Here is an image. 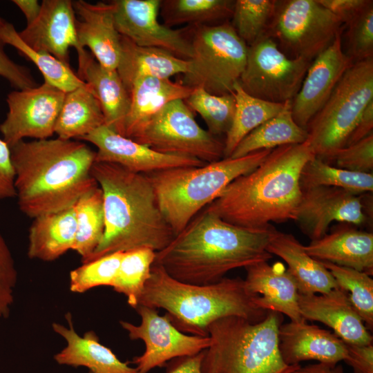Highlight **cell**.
I'll return each instance as SVG.
<instances>
[{
	"instance_id": "obj_48",
	"label": "cell",
	"mask_w": 373,
	"mask_h": 373,
	"mask_svg": "<svg viewBox=\"0 0 373 373\" xmlns=\"http://www.w3.org/2000/svg\"><path fill=\"white\" fill-rule=\"evenodd\" d=\"M337 17L343 25L361 12L372 0H316Z\"/></svg>"
},
{
	"instance_id": "obj_35",
	"label": "cell",
	"mask_w": 373,
	"mask_h": 373,
	"mask_svg": "<svg viewBox=\"0 0 373 373\" xmlns=\"http://www.w3.org/2000/svg\"><path fill=\"white\" fill-rule=\"evenodd\" d=\"M0 40L5 45L15 47L21 55L34 63L43 75L45 83L64 93L86 84L74 73L70 64L47 52L35 50L25 44L12 24L7 22L0 29Z\"/></svg>"
},
{
	"instance_id": "obj_2",
	"label": "cell",
	"mask_w": 373,
	"mask_h": 373,
	"mask_svg": "<svg viewBox=\"0 0 373 373\" xmlns=\"http://www.w3.org/2000/svg\"><path fill=\"white\" fill-rule=\"evenodd\" d=\"M10 151L18 206L29 218L73 207L98 186L91 174L96 152L81 140H21Z\"/></svg>"
},
{
	"instance_id": "obj_20",
	"label": "cell",
	"mask_w": 373,
	"mask_h": 373,
	"mask_svg": "<svg viewBox=\"0 0 373 373\" xmlns=\"http://www.w3.org/2000/svg\"><path fill=\"white\" fill-rule=\"evenodd\" d=\"M80 46L88 47L103 67L116 70L121 55V35L114 20L111 2L73 1Z\"/></svg>"
},
{
	"instance_id": "obj_3",
	"label": "cell",
	"mask_w": 373,
	"mask_h": 373,
	"mask_svg": "<svg viewBox=\"0 0 373 373\" xmlns=\"http://www.w3.org/2000/svg\"><path fill=\"white\" fill-rule=\"evenodd\" d=\"M314 156L307 141L276 147L258 167L233 180L204 209L250 229L294 220L302 197L300 173Z\"/></svg>"
},
{
	"instance_id": "obj_33",
	"label": "cell",
	"mask_w": 373,
	"mask_h": 373,
	"mask_svg": "<svg viewBox=\"0 0 373 373\" xmlns=\"http://www.w3.org/2000/svg\"><path fill=\"white\" fill-rule=\"evenodd\" d=\"M232 94L236 100V111L224 142V157H230L247 135L278 115L286 103H272L253 97L242 88L238 82L234 84Z\"/></svg>"
},
{
	"instance_id": "obj_43",
	"label": "cell",
	"mask_w": 373,
	"mask_h": 373,
	"mask_svg": "<svg viewBox=\"0 0 373 373\" xmlns=\"http://www.w3.org/2000/svg\"><path fill=\"white\" fill-rule=\"evenodd\" d=\"M345 28V54L353 62L373 58V2L356 17L343 25Z\"/></svg>"
},
{
	"instance_id": "obj_21",
	"label": "cell",
	"mask_w": 373,
	"mask_h": 373,
	"mask_svg": "<svg viewBox=\"0 0 373 373\" xmlns=\"http://www.w3.org/2000/svg\"><path fill=\"white\" fill-rule=\"evenodd\" d=\"M298 306L304 319L323 323L344 342L354 345L372 343V336L347 294L338 287L319 295L299 294Z\"/></svg>"
},
{
	"instance_id": "obj_18",
	"label": "cell",
	"mask_w": 373,
	"mask_h": 373,
	"mask_svg": "<svg viewBox=\"0 0 373 373\" xmlns=\"http://www.w3.org/2000/svg\"><path fill=\"white\" fill-rule=\"evenodd\" d=\"M353 63L343 49L341 32L330 46L312 60L291 102L292 117L299 126L306 130Z\"/></svg>"
},
{
	"instance_id": "obj_47",
	"label": "cell",
	"mask_w": 373,
	"mask_h": 373,
	"mask_svg": "<svg viewBox=\"0 0 373 373\" xmlns=\"http://www.w3.org/2000/svg\"><path fill=\"white\" fill-rule=\"evenodd\" d=\"M15 179L10 147L0 139V200L16 198Z\"/></svg>"
},
{
	"instance_id": "obj_46",
	"label": "cell",
	"mask_w": 373,
	"mask_h": 373,
	"mask_svg": "<svg viewBox=\"0 0 373 373\" xmlns=\"http://www.w3.org/2000/svg\"><path fill=\"white\" fill-rule=\"evenodd\" d=\"M4 46L0 40V76L18 90L36 86V82L29 70L10 59L4 50Z\"/></svg>"
},
{
	"instance_id": "obj_52",
	"label": "cell",
	"mask_w": 373,
	"mask_h": 373,
	"mask_svg": "<svg viewBox=\"0 0 373 373\" xmlns=\"http://www.w3.org/2000/svg\"><path fill=\"white\" fill-rule=\"evenodd\" d=\"M12 2L24 15L27 25L34 22L40 13L41 4L37 0H13Z\"/></svg>"
},
{
	"instance_id": "obj_14",
	"label": "cell",
	"mask_w": 373,
	"mask_h": 373,
	"mask_svg": "<svg viewBox=\"0 0 373 373\" xmlns=\"http://www.w3.org/2000/svg\"><path fill=\"white\" fill-rule=\"evenodd\" d=\"M66 93L47 84L10 93L8 111L0 124L3 140L10 147L26 137L48 139L55 126Z\"/></svg>"
},
{
	"instance_id": "obj_25",
	"label": "cell",
	"mask_w": 373,
	"mask_h": 373,
	"mask_svg": "<svg viewBox=\"0 0 373 373\" xmlns=\"http://www.w3.org/2000/svg\"><path fill=\"white\" fill-rule=\"evenodd\" d=\"M305 251L320 261L373 274V233L349 226H342L312 240Z\"/></svg>"
},
{
	"instance_id": "obj_7",
	"label": "cell",
	"mask_w": 373,
	"mask_h": 373,
	"mask_svg": "<svg viewBox=\"0 0 373 373\" xmlns=\"http://www.w3.org/2000/svg\"><path fill=\"white\" fill-rule=\"evenodd\" d=\"M281 314L268 311L260 322L238 316L221 318L208 327L211 344L204 350L202 373H291L279 350Z\"/></svg>"
},
{
	"instance_id": "obj_9",
	"label": "cell",
	"mask_w": 373,
	"mask_h": 373,
	"mask_svg": "<svg viewBox=\"0 0 373 373\" xmlns=\"http://www.w3.org/2000/svg\"><path fill=\"white\" fill-rule=\"evenodd\" d=\"M191 39L193 56L181 83L215 95L232 93L244 71L248 46L231 22L192 26Z\"/></svg>"
},
{
	"instance_id": "obj_40",
	"label": "cell",
	"mask_w": 373,
	"mask_h": 373,
	"mask_svg": "<svg viewBox=\"0 0 373 373\" xmlns=\"http://www.w3.org/2000/svg\"><path fill=\"white\" fill-rule=\"evenodd\" d=\"M184 102L202 117L211 134L216 137L227 134L236 111V100L232 93L215 95L202 88H195Z\"/></svg>"
},
{
	"instance_id": "obj_29",
	"label": "cell",
	"mask_w": 373,
	"mask_h": 373,
	"mask_svg": "<svg viewBox=\"0 0 373 373\" xmlns=\"http://www.w3.org/2000/svg\"><path fill=\"white\" fill-rule=\"evenodd\" d=\"M77 229L73 207L33 218L29 229L28 256L52 261L72 249Z\"/></svg>"
},
{
	"instance_id": "obj_44",
	"label": "cell",
	"mask_w": 373,
	"mask_h": 373,
	"mask_svg": "<svg viewBox=\"0 0 373 373\" xmlns=\"http://www.w3.org/2000/svg\"><path fill=\"white\" fill-rule=\"evenodd\" d=\"M334 166L352 171L372 173L373 133L358 142L336 150L322 159Z\"/></svg>"
},
{
	"instance_id": "obj_16",
	"label": "cell",
	"mask_w": 373,
	"mask_h": 373,
	"mask_svg": "<svg viewBox=\"0 0 373 373\" xmlns=\"http://www.w3.org/2000/svg\"><path fill=\"white\" fill-rule=\"evenodd\" d=\"M75 21L72 1L44 0L36 20L18 34L32 49L47 52L67 64H70V48H75L79 70L92 55L79 45Z\"/></svg>"
},
{
	"instance_id": "obj_22",
	"label": "cell",
	"mask_w": 373,
	"mask_h": 373,
	"mask_svg": "<svg viewBox=\"0 0 373 373\" xmlns=\"http://www.w3.org/2000/svg\"><path fill=\"white\" fill-rule=\"evenodd\" d=\"M278 341L282 358L289 365L309 360L337 364L347 355L345 342L334 333L309 325L306 321L281 324Z\"/></svg>"
},
{
	"instance_id": "obj_1",
	"label": "cell",
	"mask_w": 373,
	"mask_h": 373,
	"mask_svg": "<svg viewBox=\"0 0 373 373\" xmlns=\"http://www.w3.org/2000/svg\"><path fill=\"white\" fill-rule=\"evenodd\" d=\"M272 228L235 226L204 209L155 252L153 264L180 282L215 283L229 271L268 262L273 257L267 250Z\"/></svg>"
},
{
	"instance_id": "obj_4",
	"label": "cell",
	"mask_w": 373,
	"mask_h": 373,
	"mask_svg": "<svg viewBox=\"0 0 373 373\" xmlns=\"http://www.w3.org/2000/svg\"><path fill=\"white\" fill-rule=\"evenodd\" d=\"M91 174L102 191L105 229L87 262L140 248L157 252L171 242L175 235L145 174L104 162H95Z\"/></svg>"
},
{
	"instance_id": "obj_24",
	"label": "cell",
	"mask_w": 373,
	"mask_h": 373,
	"mask_svg": "<svg viewBox=\"0 0 373 373\" xmlns=\"http://www.w3.org/2000/svg\"><path fill=\"white\" fill-rule=\"evenodd\" d=\"M68 327L53 323L54 332L66 341V346L54 356L59 365L83 366L88 373H138L135 367L121 361L111 350L102 345L93 331L79 336L75 330L70 313L66 315Z\"/></svg>"
},
{
	"instance_id": "obj_32",
	"label": "cell",
	"mask_w": 373,
	"mask_h": 373,
	"mask_svg": "<svg viewBox=\"0 0 373 373\" xmlns=\"http://www.w3.org/2000/svg\"><path fill=\"white\" fill-rule=\"evenodd\" d=\"M291 102L276 116L265 122L247 135L238 144L231 157H240L249 153L307 141V132L294 120Z\"/></svg>"
},
{
	"instance_id": "obj_37",
	"label": "cell",
	"mask_w": 373,
	"mask_h": 373,
	"mask_svg": "<svg viewBox=\"0 0 373 373\" xmlns=\"http://www.w3.org/2000/svg\"><path fill=\"white\" fill-rule=\"evenodd\" d=\"M300 186L302 190L315 186H332L361 195L372 192L373 174L340 169L314 156L301 171Z\"/></svg>"
},
{
	"instance_id": "obj_27",
	"label": "cell",
	"mask_w": 373,
	"mask_h": 373,
	"mask_svg": "<svg viewBox=\"0 0 373 373\" xmlns=\"http://www.w3.org/2000/svg\"><path fill=\"white\" fill-rule=\"evenodd\" d=\"M193 90L170 79L138 78L129 91L131 104L124 122L122 135L132 139L166 104L175 99L184 100Z\"/></svg>"
},
{
	"instance_id": "obj_13",
	"label": "cell",
	"mask_w": 373,
	"mask_h": 373,
	"mask_svg": "<svg viewBox=\"0 0 373 373\" xmlns=\"http://www.w3.org/2000/svg\"><path fill=\"white\" fill-rule=\"evenodd\" d=\"M141 318L138 325L120 321L122 327L131 340H142L145 344L144 353L133 359L138 373H148L162 367L175 358L198 354L211 344L209 336L187 335L178 330L164 314L142 305L135 309Z\"/></svg>"
},
{
	"instance_id": "obj_10",
	"label": "cell",
	"mask_w": 373,
	"mask_h": 373,
	"mask_svg": "<svg viewBox=\"0 0 373 373\" xmlns=\"http://www.w3.org/2000/svg\"><path fill=\"white\" fill-rule=\"evenodd\" d=\"M343 24L316 0L276 1L266 35L291 59L312 61L327 48Z\"/></svg>"
},
{
	"instance_id": "obj_34",
	"label": "cell",
	"mask_w": 373,
	"mask_h": 373,
	"mask_svg": "<svg viewBox=\"0 0 373 373\" xmlns=\"http://www.w3.org/2000/svg\"><path fill=\"white\" fill-rule=\"evenodd\" d=\"M235 1L161 0L160 12L164 25L213 26L231 18Z\"/></svg>"
},
{
	"instance_id": "obj_51",
	"label": "cell",
	"mask_w": 373,
	"mask_h": 373,
	"mask_svg": "<svg viewBox=\"0 0 373 373\" xmlns=\"http://www.w3.org/2000/svg\"><path fill=\"white\" fill-rule=\"evenodd\" d=\"M373 133V100L367 106L350 135L346 144L349 146Z\"/></svg>"
},
{
	"instance_id": "obj_12",
	"label": "cell",
	"mask_w": 373,
	"mask_h": 373,
	"mask_svg": "<svg viewBox=\"0 0 373 373\" xmlns=\"http://www.w3.org/2000/svg\"><path fill=\"white\" fill-rule=\"evenodd\" d=\"M311 62L289 58L265 34L248 46L246 65L238 82L256 98L276 104L291 102Z\"/></svg>"
},
{
	"instance_id": "obj_5",
	"label": "cell",
	"mask_w": 373,
	"mask_h": 373,
	"mask_svg": "<svg viewBox=\"0 0 373 373\" xmlns=\"http://www.w3.org/2000/svg\"><path fill=\"white\" fill-rule=\"evenodd\" d=\"M256 296L239 277L196 285L180 282L153 264L139 305L164 309L172 324L183 333L207 336L209 326L221 318L238 316L251 323L263 320L268 311L256 305Z\"/></svg>"
},
{
	"instance_id": "obj_17",
	"label": "cell",
	"mask_w": 373,
	"mask_h": 373,
	"mask_svg": "<svg viewBox=\"0 0 373 373\" xmlns=\"http://www.w3.org/2000/svg\"><path fill=\"white\" fill-rule=\"evenodd\" d=\"M364 208L360 195L332 186L311 187L302 190L294 220L311 240H315L327 233L334 221L365 224Z\"/></svg>"
},
{
	"instance_id": "obj_6",
	"label": "cell",
	"mask_w": 373,
	"mask_h": 373,
	"mask_svg": "<svg viewBox=\"0 0 373 373\" xmlns=\"http://www.w3.org/2000/svg\"><path fill=\"white\" fill-rule=\"evenodd\" d=\"M271 151L223 157L202 166L177 167L145 174L174 235L182 231L233 180L258 167Z\"/></svg>"
},
{
	"instance_id": "obj_38",
	"label": "cell",
	"mask_w": 373,
	"mask_h": 373,
	"mask_svg": "<svg viewBox=\"0 0 373 373\" xmlns=\"http://www.w3.org/2000/svg\"><path fill=\"white\" fill-rule=\"evenodd\" d=\"M155 258V251L148 248L123 253L112 287L116 292L124 294L128 304L133 309L139 305Z\"/></svg>"
},
{
	"instance_id": "obj_50",
	"label": "cell",
	"mask_w": 373,
	"mask_h": 373,
	"mask_svg": "<svg viewBox=\"0 0 373 373\" xmlns=\"http://www.w3.org/2000/svg\"><path fill=\"white\" fill-rule=\"evenodd\" d=\"M204 350L191 356L175 358L168 362L165 373H202Z\"/></svg>"
},
{
	"instance_id": "obj_36",
	"label": "cell",
	"mask_w": 373,
	"mask_h": 373,
	"mask_svg": "<svg viewBox=\"0 0 373 373\" xmlns=\"http://www.w3.org/2000/svg\"><path fill=\"white\" fill-rule=\"evenodd\" d=\"M77 229L72 249L86 262L99 245L104 233L103 195L97 186L75 204Z\"/></svg>"
},
{
	"instance_id": "obj_31",
	"label": "cell",
	"mask_w": 373,
	"mask_h": 373,
	"mask_svg": "<svg viewBox=\"0 0 373 373\" xmlns=\"http://www.w3.org/2000/svg\"><path fill=\"white\" fill-rule=\"evenodd\" d=\"M103 125L101 105L88 84L66 93L55 126L58 137L79 140Z\"/></svg>"
},
{
	"instance_id": "obj_19",
	"label": "cell",
	"mask_w": 373,
	"mask_h": 373,
	"mask_svg": "<svg viewBox=\"0 0 373 373\" xmlns=\"http://www.w3.org/2000/svg\"><path fill=\"white\" fill-rule=\"evenodd\" d=\"M79 140L89 142L97 147L95 162L114 163L137 173L149 174L172 168L202 166L206 164L193 157L157 152L105 125Z\"/></svg>"
},
{
	"instance_id": "obj_39",
	"label": "cell",
	"mask_w": 373,
	"mask_h": 373,
	"mask_svg": "<svg viewBox=\"0 0 373 373\" xmlns=\"http://www.w3.org/2000/svg\"><path fill=\"white\" fill-rule=\"evenodd\" d=\"M330 271L339 288L345 291L367 329L373 327V280L358 270L321 261Z\"/></svg>"
},
{
	"instance_id": "obj_11",
	"label": "cell",
	"mask_w": 373,
	"mask_h": 373,
	"mask_svg": "<svg viewBox=\"0 0 373 373\" xmlns=\"http://www.w3.org/2000/svg\"><path fill=\"white\" fill-rule=\"evenodd\" d=\"M164 154L187 156L206 164L224 157V142L203 129L184 99L173 100L132 139Z\"/></svg>"
},
{
	"instance_id": "obj_28",
	"label": "cell",
	"mask_w": 373,
	"mask_h": 373,
	"mask_svg": "<svg viewBox=\"0 0 373 373\" xmlns=\"http://www.w3.org/2000/svg\"><path fill=\"white\" fill-rule=\"evenodd\" d=\"M189 61L175 57L161 48L137 45L121 35V55L117 71L127 90L140 77L169 79L185 74Z\"/></svg>"
},
{
	"instance_id": "obj_8",
	"label": "cell",
	"mask_w": 373,
	"mask_h": 373,
	"mask_svg": "<svg viewBox=\"0 0 373 373\" xmlns=\"http://www.w3.org/2000/svg\"><path fill=\"white\" fill-rule=\"evenodd\" d=\"M372 100L373 58H370L353 63L308 124L307 142L314 155L324 159L344 147Z\"/></svg>"
},
{
	"instance_id": "obj_53",
	"label": "cell",
	"mask_w": 373,
	"mask_h": 373,
	"mask_svg": "<svg viewBox=\"0 0 373 373\" xmlns=\"http://www.w3.org/2000/svg\"><path fill=\"white\" fill-rule=\"evenodd\" d=\"M291 373H343V369L336 364L318 363L303 367L300 366Z\"/></svg>"
},
{
	"instance_id": "obj_23",
	"label": "cell",
	"mask_w": 373,
	"mask_h": 373,
	"mask_svg": "<svg viewBox=\"0 0 373 373\" xmlns=\"http://www.w3.org/2000/svg\"><path fill=\"white\" fill-rule=\"evenodd\" d=\"M245 284L248 291L256 295V305L266 311L287 316L291 321H306L298 306V291L295 280L280 262L272 265L258 262L245 268Z\"/></svg>"
},
{
	"instance_id": "obj_54",
	"label": "cell",
	"mask_w": 373,
	"mask_h": 373,
	"mask_svg": "<svg viewBox=\"0 0 373 373\" xmlns=\"http://www.w3.org/2000/svg\"><path fill=\"white\" fill-rule=\"evenodd\" d=\"M7 23L3 19L0 17V29Z\"/></svg>"
},
{
	"instance_id": "obj_49",
	"label": "cell",
	"mask_w": 373,
	"mask_h": 373,
	"mask_svg": "<svg viewBox=\"0 0 373 373\" xmlns=\"http://www.w3.org/2000/svg\"><path fill=\"white\" fill-rule=\"evenodd\" d=\"M344 361L352 368L354 373H373L372 343H347V355Z\"/></svg>"
},
{
	"instance_id": "obj_45",
	"label": "cell",
	"mask_w": 373,
	"mask_h": 373,
	"mask_svg": "<svg viewBox=\"0 0 373 373\" xmlns=\"http://www.w3.org/2000/svg\"><path fill=\"white\" fill-rule=\"evenodd\" d=\"M17 271L11 251L0 233V318H6L14 301Z\"/></svg>"
},
{
	"instance_id": "obj_30",
	"label": "cell",
	"mask_w": 373,
	"mask_h": 373,
	"mask_svg": "<svg viewBox=\"0 0 373 373\" xmlns=\"http://www.w3.org/2000/svg\"><path fill=\"white\" fill-rule=\"evenodd\" d=\"M77 75L94 91L101 105L105 126L122 135L131 97L117 70L103 67L92 55Z\"/></svg>"
},
{
	"instance_id": "obj_15",
	"label": "cell",
	"mask_w": 373,
	"mask_h": 373,
	"mask_svg": "<svg viewBox=\"0 0 373 373\" xmlns=\"http://www.w3.org/2000/svg\"><path fill=\"white\" fill-rule=\"evenodd\" d=\"M111 2L120 35L141 46L161 48L182 59H191L192 26L175 30L161 24L157 19L161 0Z\"/></svg>"
},
{
	"instance_id": "obj_41",
	"label": "cell",
	"mask_w": 373,
	"mask_h": 373,
	"mask_svg": "<svg viewBox=\"0 0 373 373\" xmlns=\"http://www.w3.org/2000/svg\"><path fill=\"white\" fill-rule=\"evenodd\" d=\"M276 3V0L235 1L231 23L247 46L266 33Z\"/></svg>"
},
{
	"instance_id": "obj_42",
	"label": "cell",
	"mask_w": 373,
	"mask_h": 373,
	"mask_svg": "<svg viewBox=\"0 0 373 373\" xmlns=\"http://www.w3.org/2000/svg\"><path fill=\"white\" fill-rule=\"evenodd\" d=\"M124 252H115L83 263L70 273V290L84 293L99 286L112 287Z\"/></svg>"
},
{
	"instance_id": "obj_26",
	"label": "cell",
	"mask_w": 373,
	"mask_h": 373,
	"mask_svg": "<svg viewBox=\"0 0 373 373\" xmlns=\"http://www.w3.org/2000/svg\"><path fill=\"white\" fill-rule=\"evenodd\" d=\"M267 250L287 264V270L295 280L299 294H325L338 287L330 271L320 260L310 256L293 235L273 227Z\"/></svg>"
}]
</instances>
